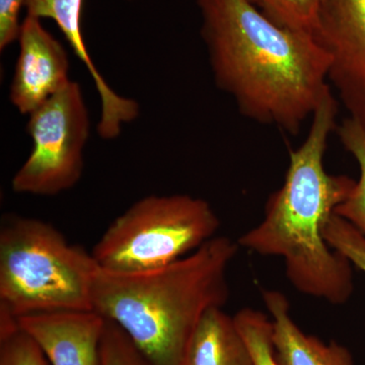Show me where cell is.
Here are the masks:
<instances>
[{"label": "cell", "instance_id": "cell-10", "mask_svg": "<svg viewBox=\"0 0 365 365\" xmlns=\"http://www.w3.org/2000/svg\"><path fill=\"white\" fill-rule=\"evenodd\" d=\"M262 297L272 322L274 349L280 365H354L344 346L324 342L299 328L282 292L266 289Z\"/></svg>", "mask_w": 365, "mask_h": 365}, {"label": "cell", "instance_id": "cell-1", "mask_svg": "<svg viewBox=\"0 0 365 365\" xmlns=\"http://www.w3.org/2000/svg\"><path fill=\"white\" fill-rule=\"evenodd\" d=\"M216 86L242 116L299 133L332 91L313 34L276 24L248 0H196Z\"/></svg>", "mask_w": 365, "mask_h": 365}, {"label": "cell", "instance_id": "cell-15", "mask_svg": "<svg viewBox=\"0 0 365 365\" xmlns=\"http://www.w3.org/2000/svg\"><path fill=\"white\" fill-rule=\"evenodd\" d=\"M278 25L313 34L321 0H248Z\"/></svg>", "mask_w": 365, "mask_h": 365}, {"label": "cell", "instance_id": "cell-12", "mask_svg": "<svg viewBox=\"0 0 365 365\" xmlns=\"http://www.w3.org/2000/svg\"><path fill=\"white\" fill-rule=\"evenodd\" d=\"M83 0H26V16L50 19L57 24L66 36L76 56L88 69L101 100V111L106 115L116 114L124 107L125 98L118 95L98 71L81 33V16Z\"/></svg>", "mask_w": 365, "mask_h": 365}, {"label": "cell", "instance_id": "cell-3", "mask_svg": "<svg viewBox=\"0 0 365 365\" xmlns=\"http://www.w3.org/2000/svg\"><path fill=\"white\" fill-rule=\"evenodd\" d=\"M240 246L216 235L181 260L138 273L98 268L93 311L119 326L153 365H180L197 326L230 297L227 274Z\"/></svg>", "mask_w": 365, "mask_h": 365}, {"label": "cell", "instance_id": "cell-9", "mask_svg": "<svg viewBox=\"0 0 365 365\" xmlns=\"http://www.w3.org/2000/svg\"><path fill=\"white\" fill-rule=\"evenodd\" d=\"M18 323L50 365H101L106 319L95 311L31 314Z\"/></svg>", "mask_w": 365, "mask_h": 365}, {"label": "cell", "instance_id": "cell-6", "mask_svg": "<svg viewBox=\"0 0 365 365\" xmlns=\"http://www.w3.org/2000/svg\"><path fill=\"white\" fill-rule=\"evenodd\" d=\"M29 116L33 148L11 188L20 194L58 195L76 186L83 172L91 122L81 86L71 81Z\"/></svg>", "mask_w": 365, "mask_h": 365}, {"label": "cell", "instance_id": "cell-4", "mask_svg": "<svg viewBox=\"0 0 365 365\" xmlns=\"http://www.w3.org/2000/svg\"><path fill=\"white\" fill-rule=\"evenodd\" d=\"M98 266L50 223L9 215L0 228V312L14 319L93 311Z\"/></svg>", "mask_w": 365, "mask_h": 365}, {"label": "cell", "instance_id": "cell-19", "mask_svg": "<svg viewBox=\"0 0 365 365\" xmlns=\"http://www.w3.org/2000/svg\"><path fill=\"white\" fill-rule=\"evenodd\" d=\"M26 0H0V50L4 51L18 40L20 34V13Z\"/></svg>", "mask_w": 365, "mask_h": 365}, {"label": "cell", "instance_id": "cell-5", "mask_svg": "<svg viewBox=\"0 0 365 365\" xmlns=\"http://www.w3.org/2000/svg\"><path fill=\"white\" fill-rule=\"evenodd\" d=\"M220 218L204 199L150 195L115 218L91 252L98 268L138 273L181 260L212 240Z\"/></svg>", "mask_w": 365, "mask_h": 365}, {"label": "cell", "instance_id": "cell-8", "mask_svg": "<svg viewBox=\"0 0 365 365\" xmlns=\"http://www.w3.org/2000/svg\"><path fill=\"white\" fill-rule=\"evenodd\" d=\"M20 54L9 98L23 115H30L71 83L66 50L40 19L26 16L19 34Z\"/></svg>", "mask_w": 365, "mask_h": 365}, {"label": "cell", "instance_id": "cell-2", "mask_svg": "<svg viewBox=\"0 0 365 365\" xmlns=\"http://www.w3.org/2000/svg\"><path fill=\"white\" fill-rule=\"evenodd\" d=\"M337 112L331 91L314 113L304 143L289 151L284 182L269 197L261 222L237 241L240 248L282 259L295 289L334 306L346 304L354 292L353 266L328 244L325 228L356 182L325 168Z\"/></svg>", "mask_w": 365, "mask_h": 365}, {"label": "cell", "instance_id": "cell-16", "mask_svg": "<svg viewBox=\"0 0 365 365\" xmlns=\"http://www.w3.org/2000/svg\"><path fill=\"white\" fill-rule=\"evenodd\" d=\"M0 365H50L39 345L20 326L0 331Z\"/></svg>", "mask_w": 365, "mask_h": 365}, {"label": "cell", "instance_id": "cell-11", "mask_svg": "<svg viewBox=\"0 0 365 365\" xmlns=\"http://www.w3.org/2000/svg\"><path fill=\"white\" fill-rule=\"evenodd\" d=\"M223 307L210 309L197 326L180 365H253L234 317Z\"/></svg>", "mask_w": 365, "mask_h": 365}, {"label": "cell", "instance_id": "cell-13", "mask_svg": "<svg viewBox=\"0 0 365 365\" xmlns=\"http://www.w3.org/2000/svg\"><path fill=\"white\" fill-rule=\"evenodd\" d=\"M341 143L359 165V179L351 193L336 209L335 215L349 222L365 237V129L351 118L336 128Z\"/></svg>", "mask_w": 365, "mask_h": 365}, {"label": "cell", "instance_id": "cell-17", "mask_svg": "<svg viewBox=\"0 0 365 365\" xmlns=\"http://www.w3.org/2000/svg\"><path fill=\"white\" fill-rule=\"evenodd\" d=\"M101 365H153L116 324L106 319Z\"/></svg>", "mask_w": 365, "mask_h": 365}, {"label": "cell", "instance_id": "cell-7", "mask_svg": "<svg viewBox=\"0 0 365 365\" xmlns=\"http://www.w3.org/2000/svg\"><path fill=\"white\" fill-rule=\"evenodd\" d=\"M313 35L330 58L331 86L365 129V0H321Z\"/></svg>", "mask_w": 365, "mask_h": 365}, {"label": "cell", "instance_id": "cell-14", "mask_svg": "<svg viewBox=\"0 0 365 365\" xmlns=\"http://www.w3.org/2000/svg\"><path fill=\"white\" fill-rule=\"evenodd\" d=\"M235 325L251 352L253 365H280L273 344V327L269 314L252 307L240 309Z\"/></svg>", "mask_w": 365, "mask_h": 365}, {"label": "cell", "instance_id": "cell-18", "mask_svg": "<svg viewBox=\"0 0 365 365\" xmlns=\"http://www.w3.org/2000/svg\"><path fill=\"white\" fill-rule=\"evenodd\" d=\"M325 237L328 244L343 255L353 267L365 273V237L361 232L335 215L327 225Z\"/></svg>", "mask_w": 365, "mask_h": 365}]
</instances>
